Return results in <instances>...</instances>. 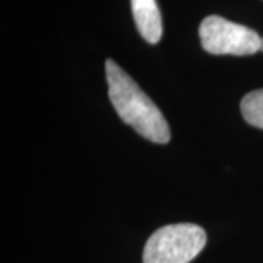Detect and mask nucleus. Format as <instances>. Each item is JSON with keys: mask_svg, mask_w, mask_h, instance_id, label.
<instances>
[{"mask_svg": "<svg viewBox=\"0 0 263 263\" xmlns=\"http://www.w3.org/2000/svg\"><path fill=\"white\" fill-rule=\"evenodd\" d=\"M105 76L108 98L123 122L154 143L170 142L168 123L160 108L111 59L105 62Z\"/></svg>", "mask_w": 263, "mask_h": 263, "instance_id": "f257e3e1", "label": "nucleus"}, {"mask_svg": "<svg viewBox=\"0 0 263 263\" xmlns=\"http://www.w3.org/2000/svg\"><path fill=\"white\" fill-rule=\"evenodd\" d=\"M206 233L196 224H171L157 230L143 249V263H189L203 250Z\"/></svg>", "mask_w": 263, "mask_h": 263, "instance_id": "f03ea898", "label": "nucleus"}, {"mask_svg": "<svg viewBox=\"0 0 263 263\" xmlns=\"http://www.w3.org/2000/svg\"><path fill=\"white\" fill-rule=\"evenodd\" d=\"M199 38L202 47L211 54L250 56L260 50L262 37L245 25L211 15L200 22Z\"/></svg>", "mask_w": 263, "mask_h": 263, "instance_id": "7ed1b4c3", "label": "nucleus"}, {"mask_svg": "<svg viewBox=\"0 0 263 263\" xmlns=\"http://www.w3.org/2000/svg\"><path fill=\"white\" fill-rule=\"evenodd\" d=\"M132 13L136 28L149 44L160 43L162 37V21L157 0H130Z\"/></svg>", "mask_w": 263, "mask_h": 263, "instance_id": "20e7f679", "label": "nucleus"}, {"mask_svg": "<svg viewBox=\"0 0 263 263\" xmlns=\"http://www.w3.org/2000/svg\"><path fill=\"white\" fill-rule=\"evenodd\" d=\"M241 113L246 122L263 129V89L252 91L241 100Z\"/></svg>", "mask_w": 263, "mask_h": 263, "instance_id": "39448f33", "label": "nucleus"}, {"mask_svg": "<svg viewBox=\"0 0 263 263\" xmlns=\"http://www.w3.org/2000/svg\"><path fill=\"white\" fill-rule=\"evenodd\" d=\"M259 51H263V38H262V41H260V50Z\"/></svg>", "mask_w": 263, "mask_h": 263, "instance_id": "423d86ee", "label": "nucleus"}]
</instances>
